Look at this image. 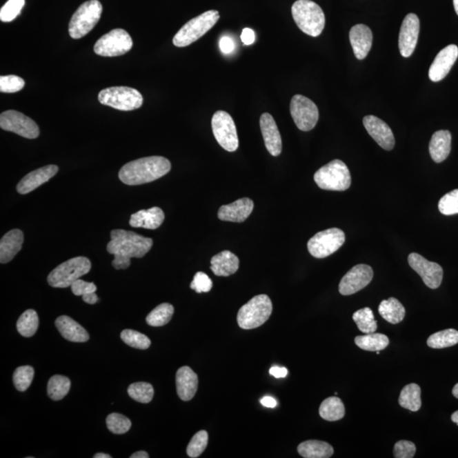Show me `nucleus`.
<instances>
[{
  "mask_svg": "<svg viewBox=\"0 0 458 458\" xmlns=\"http://www.w3.org/2000/svg\"><path fill=\"white\" fill-rule=\"evenodd\" d=\"M438 208L443 215L452 216L458 214V188L449 192L439 199Z\"/></svg>",
  "mask_w": 458,
  "mask_h": 458,
  "instance_id": "nucleus-45",
  "label": "nucleus"
},
{
  "mask_svg": "<svg viewBox=\"0 0 458 458\" xmlns=\"http://www.w3.org/2000/svg\"><path fill=\"white\" fill-rule=\"evenodd\" d=\"M290 114L295 125L301 131H311L319 121V112L315 103L301 94L292 98Z\"/></svg>",
  "mask_w": 458,
  "mask_h": 458,
  "instance_id": "nucleus-13",
  "label": "nucleus"
},
{
  "mask_svg": "<svg viewBox=\"0 0 458 458\" xmlns=\"http://www.w3.org/2000/svg\"><path fill=\"white\" fill-rule=\"evenodd\" d=\"M299 454L305 458H328L333 456V446L321 441H306L301 443L297 448Z\"/></svg>",
  "mask_w": 458,
  "mask_h": 458,
  "instance_id": "nucleus-30",
  "label": "nucleus"
},
{
  "mask_svg": "<svg viewBox=\"0 0 458 458\" xmlns=\"http://www.w3.org/2000/svg\"><path fill=\"white\" fill-rule=\"evenodd\" d=\"M350 41L355 57L364 60L370 51L372 44V33L368 26L357 24L350 29Z\"/></svg>",
  "mask_w": 458,
  "mask_h": 458,
  "instance_id": "nucleus-23",
  "label": "nucleus"
},
{
  "mask_svg": "<svg viewBox=\"0 0 458 458\" xmlns=\"http://www.w3.org/2000/svg\"><path fill=\"white\" fill-rule=\"evenodd\" d=\"M452 149V135L448 130L435 132L430 143L431 158L437 163H441L448 157Z\"/></svg>",
  "mask_w": 458,
  "mask_h": 458,
  "instance_id": "nucleus-29",
  "label": "nucleus"
},
{
  "mask_svg": "<svg viewBox=\"0 0 458 458\" xmlns=\"http://www.w3.org/2000/svg\"><path fill=\"white\" fill-rule=\"evenodd\" d=\"M92 265L90 259L77 257L63 262L48 276V283L54 288H68L87 273Z\"/></svg>",
  "mask_w": 458,
  "mask_h": 458,
  "instance_id": "nucleus-8",
  "label": "nucleus"
},
{
  "mask_svg": "<svg viewBox=\"0 0 458 458\" xmlns=\"http://www.w3.org/2000/svg\"><path fill=\"white\" fill-rule=\"evenodd\" d=\"M213 135L217 143L228 152H234L239 148L237 129L230 114L219 110L212 119Z\"/></svg>",
  "mask_w": 458,
  "mask_h": 458,
  "instance_id": "nucleus-12",
  "label": "nucleus"
},
{
  "mask_svg": "<svg viewBox=\"0 0 458 458\" xmlns=\"http://www.w3.org/2000/svg\"><path fill=\"white\" fill-rule=\"evenodd\" d=\"M253 209L254 202L250 199H239L231 204L221 206L219 210V219L232 223H243L248 219Z\"/></svg>",
  "mask_w": 458,
  "mask_h": 458,
  "instance_id": "nucleus-22",
  "label": "nucleus"
},
{
  "mask_svg": "<svg viewBox=\"0 0 458 458\" xmlns=\"http://www.w3.org/2000/svg\"><path fill=\"white\" fill-rule=\"evenodd\" d=\"M219 47L221 52L224 54H229L234 52L235 43L230 37L224 36L220 39Z\"/></svg>",
  "mask_w": 458,
  "mask_h": 458,
  "instance_id": "nucleus-51",
  "label": "nucleus"
},
{
  "mask_svg": "<svg viewBox=\"0 0 458 458\" xmlns=\"http://www.w3.org/2000/svg\"><path fill=\"white\" fill-rule=\"evenodd\" d=\"M173 313H175L173 306L169 303H162L147 316L146 322L150 326H164L171 321Z\"/></svg>",
  "mask_w": 458,
  "mask_h": 458,
  "instance_id": "nucleus-38",
  "label": "nucleus"
},
{
  "mask_svg": "<svg viewBox=\"0 0 458 458\" xmlns=\"http://www.w3.org/2000/svg\"><path fill=\"white\" fill-rule=\"evenodd\" d=\"M132 39L127 31L123 29H114L102 36L96 42L94 47L95 54L104 57H121L130 51Z\"/></svg>",
  "mask_w": 458,
  "mask_h": 458,
  "instance_id": "nucleus-11",
  "label": "nucleus"
},
{
  "mask_svg": "<svg viewBox=\"0 0 458 458\" xmlns=\"http://www.w3.org/2000/svg\"><path fill=\"white\" fill-rule=\"evenodd\" d=\"M165 219L163 210L159 208L141 210L132 214L129 224L132 228L157 229Z\"/></svg>",
  "mask_w": 458,
  "mask_h": 458,
  "instance_id": "nucleus-28",
  "label": "nucleus"
},
{
  "mask_svg": "<svg viewBox=\"0 0 458 458\" xmlns=\"http://www.w3.org/2000/svg\"><path fill=\"white\" fill-rule=\"evenodd\" d=\"M458 57V48L455 44H450L439 51L437 57L432 63L428 72V77L433 82L444 79L452 69Z\"/></svg>",
  "mask_w": 458,
  "mask_h": 458,
  "instance_id": "nucleus-18",
  "label": "nucleus"
},
{
  "mask_svg": "<svg viewBox=\"0 0 458 458\" xmlns=\"http://www.w3.org/2000/svg\"><path fill=\"white\" fill-rule=\"evenodd\" d=\"M71 389V380L68 377L54 375L48 383V395L53 401H61Z\"/></svg>",
  "mask_w": 458,
  "mask_h": 458,
  "instance_id": "nucleus-36",
  "label": "nucleus"
},
{
  "mask_svg": "<svg viewBox=\"0 0 458 458\" xmlns=\"http://www.w3.org/2000/svg\"><path fill=\"white\" fill-rule=\"evenodd\" d=\"M98 99L102 105L123 112L140 108L143 101V96L138 90L125 86L105 88L99 92Z\"/></svg>",
  "mask_w": 458,
  "mask_h": 458,
  "instance_id": "nucleus-9",
  "label": "nucleus"
},
{
  "mask_svg": "<svg viewBox=\"0 0 458 458\" xmlns=\"http://www.w3.org/2000/svg\"><path fill=\"white\" fill-rule=\"evenodd\" d=\"M345 241V232L341 229L328 228L314 235L308 243V248L312 257L321 259L336 252Z\"/></svg>",
  "mask_w": 458,
  "mask_h": 458,
  "instance_id": "nucleus-10",
  "label": "nucleus"
},
{
  "mask_svg": "<svg viewBox=\"0 0 458 458\" xmlns=\"http://www.w3.org/2000/svg\"><path fill=\"white\" fill-rule=\"evenodd\" d=\"M71 287L72 293L77 297H83L84 295L94 293L97 290V287L94 283L83 281L80 279L74 282Z\"/></svg>",
  "mask_w": 458,
  "mask_h": 458,
  "instance_id": "nucleus-50",
  "label": "nucleus"
},
{
  "mask_svg": "<svg viewBox=\"0 0 458 458\" xmlns=\"http://www.w3.org/2000/svg\"><path fill=\"white\" fill-rule=\"evenodd\" d=\"M121 339L132 348L146 350L150 346V339L138 331L125 330L121 333Z\"/></svg>",
  "mask_w": 458,
  "mask_h": 458,
  "instance_id": "nucleus-42",
  "label": "nucleus"
},
{
  "mask_svg": "<svg viewBox=\"0 0 458 458\" xmlns=\"http://www.w3.org/2000/svg\"><path fill=\"white\" fill-rule=\"evenodd\" d=\"M379 312L384 319L392 324L401 323L406 315L404 306L397 299L393 297L380 303Z\"/></svg>",
  "mask_w": 458,
  "mask_h": 458,
  "instance_id": "nucleus-31",
  "label": "nucleus"
},
{
  "mask_svg": "<svg viewBox=\"0 0 458 458\" xmlns=\"http://www.w3.org/2000/svg\"><path fill=\"white\" fill-rule=\"evenodd\" d=\"M172 168L171 162L162 157H149L128 162L120 170V180L127 186H141L161 179Z\"/></svg>",
  "mask_w": 458,
  "mask_h": 458,
  "instance_id": "nucleus-2",
  "label": "nucleus"
},
{
  "mask_svg": "<svg viewBox=\"0 0 458 458\" xmlns=\"http://www.w3.org/2000/svg\"><path fill=\"white\" fill-rule=\"evenodd\" d=\"M260 127L265 146L272 157H279L282 152V138L272 114L263 113L260 118Z\"/></svg>",
  "mask_w": 458,
  "mask_h": 458,
  "instance_id": "nucleus-20",
  "label": "nucleus"
},
{
  "mask_svg": "<svg viewBox=\"0 0 458 458\" xmlns=\"http://www.w3.org/2000/svg\"><path fill=\"white\" fill-rule=\"evenodd\" d=\"M364 125L369 135L380 147L386 150L393 149L395 146L393 132L385 121L375 116H367L364 118Z\"/></svg>",
  "mask_w": 458,
  "mask_h": 458,
  "instance_id": "nucleus-19",
  "label": "nucleus"
},
{
  "mask_svg": "<svg viewBox=\"0 0 458 458\" xmlns=\"http://www.w3.org/2000/svg\"><path fill=\"white\" fill-rule=\"evenodd\" d=\"M374 277L370 266L359 264L343 277L339 286V291L343 295H350L364 289L372 281Z\"/></svg>",
  "mask_w": 458,
  "mask_h": 458,
  "instance_id": "nucleus-16",
  "label": "nucleus"
},
{
  "mask_svg": "<svg viewBox=\"0 0 458 458\" xmlns=\"http://www.w3.org/2000/svg\"><path fill=\"white\" fill-rule=\"evenodd\" d=\"M153 246V239L143 237L135 232L114 229L110 232V241L107 251L114 257L112 266L117 270L127 269L131 258H142Z\"/></svg>",
  "mask_w": 458,
  "mask_h": 458,
  "instance_id": "nucleus-1",
  "label": "nucleus"
},
{
  "mask_svg": "<svg viewBox=\"0 0 458 458\" xmlns=\"http://www.w3.org/2000/svg\"><path fill=\"white\" fill-rule=\"evenodd\" d=\"M198 376L188 366L180 368L176 375L177 392L181 400L190 401L198 390Z\"/></svg>",
  "mask_w": 458,
  "mask_h": 458,
  "instance_id": "nucleus-24",
  "label": "nucleus"
},
{
  "mask_svg": "<svg viewBox=\"0 0 458 458\" xmlns=\"http://www.w3.org/2000/svg\"><path fill=\"white\" fill-rule=\"evenodd\" d=\"M39 316L34 310L29 309L21 314L17 321V328L24 337H32L39 328Z\"/></svg>",
  "mask_w": 458,
  "mask_h": 458,
  "instance_id": "nucleus-35",
  "label": "nucleus"
},
{
  "mask_svg": "<svg viewBox=\"0 0 458 458\" xmlns=\"http://www.w3.org/2000/svg\"><path fill=\"white\" fill-rule=\"evenodd\" d=\"M314 180L324 190L345 191L352 183L349 169L341 160H334L323 166L316 172Z\"/></svg>",
  "mask_w": 458,
  "mask_h": 458,
  "instance_id": "nucleus-6",
  "label": "nucleus"
},
{
  "mask_svg": "<svg viewBox=\"0 0 458 458\" xmlns=\"http://www.w3.org/2000/svg\"><path fill=\"white\" fill-rule=\"evenodd\" d=\"M208 433L206 430L197 432L188 443L187 448L188 456L192 458L201 455L208 445Z\"/></svg>",
  "mask_w": 458,
  "mask_h": 458,
  "instance_id": "nucleus-44",
  "label": "nucleus"
},
{
  "mask_svg": "<svg viewBox=\"0 0 458 458\" xmlns=\"http://www.w3.org/2000/svg\"><path fill=\"white\" fill-rule=\"evenodd\" d=\"M83 300L84 302L88 303V304L94 305L99 301V298L94 292V293H90L83 295Z\"/></svg>",
  "mask_w": 458,
  "mask_h": 458,
  "instance_id": "nucleus-55",
  "label": "nucleus"
},
{
  "mask_svg": "<svg viewBox=\"0 0 458 458\" xmlns=\"http://www.w3.org/2000/svg\"><path fill=\"white\" fill-rule=\"evenodd\" d=\"M408 263L413 270L419 273L426 286L435 290L441 286L443 269L438 263L428 261L417 253L409 255Z\"/></svg>",
  "mask_w": 458,
  "mask_h": 458,
  "instance_id": "nucleus-15",
  "label": "nucleus"
},
{
  "mask_svg": "<svg viewBox=\"0 0 458 458\" xmlns=\"http://www.w3.org/2000/svg\"><path fill=\"white\" fill-rule=\"evenodd\" d=\"M416 453V446L408 441H400L394 446V457L396 458H412Z\"/></svg>",
  "mask_w": 458,
  "mask_h": 458,
  "instance_id": "nucleus-49",
  "label": "nucleus"
},
{
  "mask_svg": "<svg viewBox=\"0 0 458 458\" xmlns=\"http://www.w3.org/2000/svg\"><path fill=\"white\" fill-rule=\"evenodd\" d=\"M452 420L453 423H456L458 426V411L453 413L452 415Z\"/></svg>",
  "mask_w": 458,
  "mask_h": 458,
  "instance_id": "nucleus-58",
  "label": "nucleus"
},
{
  "mask_svg": "<svg viewBox=\"0 0 458 458\" xmlns=\"http://www.w3.org/2000/svg\"><path fill=\"white\" fill-rule=\"evenodd\" d=\"M25 81L14 75L0 77V92L2 93H17L23 88Z\"/></svg>",
  "mask_w": 458,
  "mask_h": 458,
  "instance_id": "nucleus-47",
  "label": "nucleus"
},
{
  "mask_svg": "<svg viewBox=\"0 0 458 458\" xmlns=\"http://www.w3.org/2000/svg\"><path fill=\"white\" fill-rule=\"evenodd\" d=\"M24 242L23 232L20 229H12L3 236L0 241V262L8 263L21 249Z\"/></svg>",
  "mask_w": 458,
  "mask_h": 458,
  "instance_id": "nucleus-25",
  "label": "nucleus"
},
{
  "mask_svg": "<svg viewBox=\"0 0 458 458\" xmlns=\"http://www.w3.org/2000/svg\"><path fill=\"white\" fill-rule=\"evenodd\" d=\"M33 377H34V369L31 366H21L17 368L13 375L14 387L21 392H24L31 386Z\"/></svg>",
  "mask_w": 458,
  "mask_h": 458,
  "instance_id": "nucleus-41",
  "label": "nucleus"
},
{
  "mask_svg": "<svg viewBox=\"0 0 458 458\" xmlns=\"http://www.w3.org/2000/svg\"><path fill=\"white\" fill-rule=\"evenodd\" d=\"M25 6V0H8L0 10V20L10 22L16 19Z\"/></svg>",
  "mask_w": 458,
  "mask_h": 458,
  "instance_id": "nucleus-46",
  "label": "nucleus"
},
{
  "mask_svg": "<svg viewBox=\"0 0 458 458\" xmlns=\"http://www.w3.org/2000/svg\"><path fill=\"white\" fill-rule=\"evenodd\" d=\"M239 260L231 251L224 250L216 255L210 260V269L219 277H228L238 271Z\"/></svg>",
  "mask_w": 458,
  "mask_h": 458,
  "instance_id": "nucleus-27",
  "label": "nucleus"
},
{
  "mask_svg": "<svg viewBox=\"0 0 458 458\" xmlns=\"http://www.w3.org/2000/svg\"><path fill=\"white\" fill-rule=\"evenodd\" d=\"M106 424L108 430L113 434L123 435L130 430L132 423L127 417L120 415V413H110L107 417Z\"/></svg>",
  "mask_w": 458,
  "mask_h": 458,
  "instance_id": "nucleus-43",
  "label": "nucleus"
},
{
  "mask_svg": "<svg viewBox=\"0 0 458 458\" xmlns=\"http://www.w3.org/2000/svg\"><path fill=\"white\" fill-rule=\"evenodd\" d=\"M355 343L359 348L368 352H380L389 345V338L383 334H366L355 338Z\"/></svg>",
  "mask_w": 458,
  "mask_h": 458,
  "instance_id": "nucleus-34",
  "label": "nucleus"
},
{
  "mask_svg": "<svg viewBox=\"0 0 458 458\" xmlns=\"http://www.w3.org/2000/svg\"><path fill=\"white\" fill-rule=\"evenodd\" d=\"M128 393L132 400L140 404H149L154 397V388L147 382H137L129 386Z\"/></svg>",
  "mask_w": 458,
  "mask_h": 458,
  "instance_id": "nucleus-40",
  "label": "nucleus"
},
{
  "mask_svg": "<svg viewBox=\"0 0 458 458\" xmlns=\"http://www.w3.org/2000/svg\"><path fill=\"white\" fill-rule=\"evenodd\" d=\"M220 14L217 10H208L199 14L194 19L188 21L179 32L176 33L172 43L177 47H186L197 41L206 32L212 29L219 21Z\"/></svg>",
  "mask_w": 458,
  "mask_h": 458,
  "instance_id": "nucleus-4",
  "label": "nucleus"
},
{
  "mask_svg": "<svg viewBox=\"0 0 458 458\" xmlns=\"http://www.w3.org/2000/svg\"><path fill=\"white\" fill-rule=\"evenodd\" d=\"M241 41L245 46H251L256 41V34L252 29L245 28L241 33Z\"/></svg>",
  "mask_w": 458,
  "mask_h": 458,
  "instance_id": "nucleus-52",
  "label": "nucleus"
},
{
  "mask_svg": "<svg viewBox=\"0 0 458 458\" xmlns=\"http://www.w3.org/2000/svg\"><path fill=\"white\" fill-rule=\"evenodd\" d=\"M352 319L358 330L365 334L375 333L377 330V321L374 312L369 308L358 310L353 314Z\"/></svg>",
  "mask_w": 458,
  "mask_h": 458,
  "instance_id": "nucleus-39",
  "label": "nucleus"
},
{
  "mask_svg": "<svg viewBox=\"0 0 458 458\" xmlns=\"http://www.w3.org/2000/svg\"><path fill=\"white\" fill-rule=\"evenodd\" d=\"M59 168L55 165L46 166L28 173L17 184V190L20 195H27L46 183L57 175Z\"/></svg>",
  "mask_w": 458,
  "mask_h": 458,
  "instance_id": "nucleus-21",
  "label": "nucleus"
},
{
  "mask_svg": "<svg viewBox=\"0 0 458 458\" xmlns=\"http://www.w3.org/2000/svg\"><path fill=\"white\" fill-rule=\"evenodd\" d=\"M452 395L454 397L458 399V383L455 386L453 387Z\"/></svg>",
  "mask_w": 458,
  "mask_h": 458,
  "instance_id": "nucleus-59",
  "label": "nucleus"
},
{
  "mask_svg": "<svg viewBox=\"0 0 458 458\" xmlns=\"http://www.w3.org/2000/svg\"><path fill=\"white\" fill-rule=\"evenodd\" d=\"M454 8H455L456 12L458 16V0H453Z\"/></svg>",
  "mask_w": 458,
  "mask_h": 458,
  "instance_id": "nucleus-60",
  "label": "nucleus"
},
{
  "mask_svg": "<svg viewBox=\"0 0 458 458\" xmlns=\"http://www.w3.org/2000/svg\"><path fill=\"white\" fill-rule=\"evenodd\" d=\"M319 415L322 419L330 422L341 420L346 415L345 406L338 397L325 399L320 406Z\"/></svg>",
  "mask_w": 458,
  "mask_h": 458,
  "instance_id": "nucleus-32",
  "label": "nucleus"
},
{
  "mask_svg": "<svg viewBox=\"0 0 458 458\" xmlns=\"http://www.w3.org/2000/svg\"><path fill=\"white\" fill-rule=\"evenodd\" d=\"M55 326L62 337L69 341L86 342L90 339V335L85 328L68 316L59 317L55 320Z\"/></svg>",
  "mask_w": 458,
  "mask_h": 458,
  "instance_id": "nucleus-26",
  "label": "nucleus"
},
{
  "mask_svg": "<svg viewBox=\"0 0 458 458\" xmlns=\"http://www.w3.org/2000/svg\"><path fill=\"white\" fill-rule=\"evenodd\" d=\"M269 372H270V375L273 377H275L277 379L286 378L288 375V369L286 368L278 367V366H275V367L270 368Z\"/></svg>",
  "mask_w": 458,
  "mask_h": 458,
  "instance_id": "nucleus-53",
  "label": "nucleus"
},
{
  "mask_svg": "<svg viewBox=\"0 0 458 458\" xmlns=\"http://www.w3.org/2000/svg\"><path fill=\"white\" fill-rule=\"evenodd\" d=\"M399 404L401 408L412 412H417L422 405L421 401V389L417 384H410L402 389L399 397Z\"/></svg>",
  "mask_w": 458,
  "mask_h": 458,
  "instance_id": "nucleus-33",
  "label": "nucleus"
},
{
  "mask_svg": "<svg viewBox=\"0 0 458 458\" xmlns=\"http://www.w3.org/2000/svg\"><path fill=\"white\" fill-rule=\"evenodd\" d=\"M272 312V304L267 295H259L251 299L239 309L237 316L239 326L243 330H253L267 322Z\"/></svg>",
  "mask_w": 458,
  "mask_h": 458,
  "instance_id": "nucleus-5",
  "label": "nucleus"
},
{
  "mask_svg": "<svg viewBox=\"0 0 458 458\" xmlns=\"http://www.w3.org/2000/svg\"><path fill=\"white\" fill-rule=\"evenodd\" d=\"M261 404L266 408H275L278 402L272 397H265L261 399Z\"/></svg>",
  "mask_w": 458,
  "mask_h": 458,
  "instance_id": "nucleus-54",
  "label": "nucleus"
},
{
  "mask_svg": "<svg viewBox=\"0 0 458 458\" xmlns=\"http://www.w3.org/2000/svg\"><path fill=\"white\" fill-rule=\"evenodd\" d=\"M420 31V22L415 14H408L402 22L399 34V50L402 57H411L417 43Z\"/></svg>",
  "mask_w": 458,
  "mask_h": 458,
  "instance_id": "nucleus-17",
  "label": "nucleus"
},
{
  "mask_svg": "<svg viewBox=\"0 0 458 458\" xmlns=\"http://www.w3.org/2000/svg\"><path fill=\"white\" fill-rule=\"evenodd\" d=\"M103 7L99 0H90L81 5L69 23V34L74 39L83 38L93 30L101 19Z\"/></svg>",
  "mask_w": 458,
  "mask_h": 458,
  "instance_id": "nucleus-7",
  "label": "nucleus"
},
{
  "mask_svg": "<svg viewBox=\"0 0 458 458\" xmlns=\"http://www.w3.org/2000/svg\"><path fill=\"white\" fill-rule=\"evenodd\" d=\"M213 283L208 275L205 272H198L195 275L193 281L190 283V288L197 293H208L212 289Z\"/></svg>",
  "mask_w": 458,
  "mask_h": 458,
  "instance_id": "nucleus-48",
  "label": "nucleus"
},
{
  "mask_svg": "<svg viewBox=\"0 0 458 458\" xmlns=\"http://www.w3.org/2000/svg\"><path fill=\"white\" fill-rule=\"evenodd\" d=\"M0 128L26 139H34L39 136V126L35 121L17 110H6L0 114Z\"/></svg>",
  "mask_w": 458,
  "mask_h": 458,
  "instance_id": "nucleus-14",
  "label": "nucleus"
},
{
  "mask_svg": "<svg viewBox=\"0 0 458 458\" xmlns=\"http://www.w3.org/2000/svg\"><path fill=\"white\" fill-rule=\"evenodd\" d=\"M292 16L301 30L309 36L319 37L325 27L323 11L311 0H297L292 6Z\"/></svg>",
  "mask_w": 458,
  "mask_h": 458,
  "instance_id": "nucleus-3",
  "label": "nucleus"
},
{
  "mask_svg": "<svg viewBox=\"0 0 458 458\" xmlns=\"http://www.w3.org/2000/svg\"><path fill=\"white\" fill-rule=\"evenodd\" d=\"M457 344H458V331L453 328L437 332L430 335L427 341V345L434 349L448 348Z\"/></svg>",
  "mask_w": 458,
  "mask_h": 458,
  "instance_id": "nucleus-37",
  "label": "nucleus"
},
{
  "mask_svg": "<svg viewBox=\"0 0 458 458\" xmlns=\"http://www.w3.org/2000/svg\"><path fill=\"white\" fill-rule=\"evenodd\" d=\"M94 458H112V456L108 455V454L105 453H97L95 454Z\"/></svg>",
  "mask_w": 458,
  "mask_h": 458,
  "instance_id": "nucleus-57",
  "label": "nucleus"
},
{
  "mask_svg": "<svg viewBox=\"0 0 458 458\" xmlns=\"http://www.w3.org/2000/svg\"><path fill=\"white\" fill-rule=\"evenodd\" d=\"M131 458H149V454L143 450H140V452H135L130 456Z\"/></svg>",
  "mask_w": 458,
  "mask_h": 458,
  "instance_id": "nucleus-56",
  "label": "nucleus"
}]
</instances>
